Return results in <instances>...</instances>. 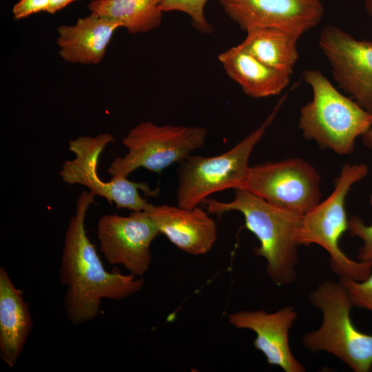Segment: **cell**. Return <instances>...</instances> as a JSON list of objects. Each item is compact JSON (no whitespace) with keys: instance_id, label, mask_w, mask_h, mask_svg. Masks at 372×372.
<instances>
[{"instance_id":"obj_24","label":"cell","mask_w":372,"mask_h":372,"mask_svg":"<svg viewBox=\"0 0 372 372\" xmlns=\"http://www.w3.org/2000/svg\"><path fill=\"white\" fill-rule=\"evenodd\" d=\"M75 0H50L46 12L54 14Z\"/></svg>"},{"instance_id":"obj_2","label":"cell","mask_w":372,"mask_h":372,"mask_svg":"<svg viewBox=\"0 0 372 372\" xmlns=\"http://www.w3.org/2000/svg\"><path fill=\"white\" fill-rule=\"evenodd\" d=\"M234 191L229 202L206 198L203 203L208 212L217 216L230 211L241 213L246 228L260 242L254 252L267 260L268 276L278 286L291 284L297 278V234L302 216L274 206L247 190Z\"/></svg>"},{"instance_id":"obj_6","label":"cell","mask_w":372,"mask_h":372,"mask_svg":"<svg viewBox=\"0 0 372 372\" xmlns=\"http://www.w3.org/2000/svg\"><path fill=\"white\" fill-rule=\"evenodd\" d=\"M287 94L277 103L263 123L229 151L211 157L189 155L177 169L178 206L192 209L209 196L227 189H237L248 169L249 156L274 120Z\"/></svg>"},{"instance_id":"obj_3","label":"cell","mask_w":372,"mask_h":372,"mask_svg":"<svg viewBox=\"0 0 372 372\" xmlns=\"http://www.w3.org/2000/svg\"><path fill=\"white\" fill-rule=\"evenodd\" d=\"M302 77L312 91V99L300 109L303 136L322 149L351 154L356 138L372 127V115L339 92L320 70H305Z\"/></svg>"},{"instance_id":"obj_20","label":"cell","mask_w":372,"mask_h":372,"mask_svg":"<svg viewBox=\"0 0 372 372\" xmlns=\"http://www.w3.org/2000/svg\"><path fill=\"white\" fill-rule=\"evenodd\" d=\"M208 0H163V12L178 11L189 16L192 26L200 32L208 34L213 27L205 16V6Z\"/></svg>"},{"instance_id":"obj_23","label":"cell","mask_w":372,"mask_h":372,"mask_svg":"<svg viewBox=\"0 0 372 372\" xmlns=\"http://www.w3.org/2000/svg\"><path fill=\"white\" fill-rule=\"evenodd\" d=\"M50 0H19L12 8L13 17L21 19L40 12H46Z\"/></svg>"},{"instance_id":"obj_12","label":"cell","mask_w":372,"mask_h":372,"mask_svg":"<svg viewBox=\"0 0 372 372\" xmlns=\"http://www.w3.org/2000/svg\"><path fill=\"white\" fill-rule=\"evenodd\" d=\"M225 14L246 32L276 28L302 36L324 15L322 0H218Z\"/></svg>"},{"instance_id":"obj_25","label":"cell","mask_w":372,"mask_h":372,"mask_svg":"<svg viewBox=\"0 0 372 372\" xmlns=\"http://www.w3.org/2000/svg\"><path fill=\"white\" fill-rule=\"evenodd\" d=\"M361 137L362 143L372 151V127L365 132Z\"/></svg>"},{"instance_id":"obj_19","label":"cell","mask_w":372,"mask_h":372,"mask_svg":"<svg viewBox=\"0 0 372 372\" xmlns=\"http://www.w3.org/2000/svg\"><path fill=\"white\" fill-rule=\"evenodd\" d=\"M163 0H92V13L118 23L130 34L145 33L159 26Z\"/></svg>"},{"instance_id":"obj_11","label":"cell","mask_w":372,"mask_h":372,"mask_svg":"<svg viewBox=\"0 0 372 372\" xmlns=\"http://www.w3.org/2000/svg\"><path fill=\"white\" fill-rule=\"evenodd\" d=\"M96 234L107 261L123 265L136 277L148 271L151 244L161 234L147 211H132L127 216L103 215L98 221Z\"/></svg>"},{"instance_id":"obj_10","label":"cell","mask_w":372,"mask_h":372,"mask_svg":"<svg viewBox=\"0 0 372 372\" xmlns=\"http://www.w3.org/2000/svg\"><path fill=\"white\" fill-rule=\"evenodd\" d=\"M318 43L338 87L372 115V41L327 25Z\"/></svg>"},{"instance_id":"obj_8","label":"cell","mask_w":372,"mask_h":372,"mask_svg":"<svg viewBox=\"0 0 372 372\" xmlns=\"http://www.w3.org/2000/svg\"><path fill=\"white\" fill-rule=\"evenodd\" d=\"M109 133L94 136H81L69 141V150L74 158L63 162L59 172L63 182L69 185L85 186L95 196L114 203L118 209L132 211L148 210L153 204L143 198L139 190L147 196H157L158 188L152 189L145 182H134L125 176L112 177L105 181L99 177V157L106 145L114 142Z\"/></svg>"},{"instance_id":"obj_4","label":"cell","mask_w":372,"mask_h":372,"mask_svg":"<svg viewBox=\"0 0 372 372\" xmlns=\"http://www.w3.org/2000/svg\"><path fill=\"white\" fill-rule=\"evenodd\" d=\"M322 313L321 326L302 337V345L311 352L325 351L340 360L355 372L372 367V335L358 330L350 311L353 307L340 282H321L309 296Z\"/></svg>"},{"instance_id":"obj_21","label":"cell","mask_w":372,"mask_h":372,"mask_svg":"<svg viewBox=\"0 0 372 372\" xmlns=\"http://www.w3.org/2000/svg\"><path fill=\"white\" fill-rule=\"evenodd\" d=\"M339 282L347 291L353 307L362 308L372 313V272L363 280L340 277Z\"/></svg>"},{"instance_id":"obj_7","label":"cell","mask_w":372,"mask_h":372,"mask_svg":"<svg viewBox=\"0 0 372 372\" xmlns=\"http://www.w3.org/2000/svg\"><path fill=\"white\" fill-rule=\"evenodd\" d=\"M207 130L203 127L158 125L142 121L131 129L123 140L127 148L107 169L112 177H127L140 167L161 174L169 166L180 163L191 153L203 147Z\"/></svg>"},{"instance_id":"obj_16","label":"cell","mask_w":372,"mask_h":372,"mask_svg":"<svg viewBox=\"0 0 372 372\" xmlns=\"http://www.w3.org/2000/svg\"><path fill=\"white\" fill-rule=\"evenodd\" d=\"M23 292L0 267V358L10 368L17 364L32 328Z\"/></svg>"},{"instance_id":"obj_17","label":"cell","mask_w":372,"mask_h":372,"mask_svg":"<svg viewBox=\"0 0 372 372\" xmlns=\"http://www.w3.org/2000/svg\"><path fill=\"white\" fill-rule=\"evenodd\" d=\"M218 59L227 75L250 97L278 95L289 84L291 74L264 64L239 44L220 54Z\"/></svg>"},{"instance_id":"obj_14","label":"cell","mask_w":372,"mask_h":372,"mask_svg":"<svg viewBox=\"0 0 372 372\" xmlns=\"http://www.w3.org/2000/svg\"><path fill=\"white\" fill-rule=\"evenodd\" d=\"M146 211L160 234L188 254H205L217 240L214 220L198 206L188 209L153 205Z\"/></svg>"},{"instance_id":"obj_27","label":"cell","mask_w":372,"mask_h":372,"mask_svg":"<svg viewBox=\"0 0 372 372\" xmlns=\"http://www.w3.org/2000/svg\"><path fill=\"white\" fill-rule=\"evenodd\" d=\"M371 371H372V367H371Z\"/></svg>"},{"instance_id":"obj_15","label":"cell","mask_w":372,"mask_h":372,"mask_svg":"<svg viewBox=\"0 0 372 372\" xmlns=\"http://www.w3.org/2000/svg\"><path fill=\"white\" fill-rule=\"evenodd\" d=\"M121 25L94 13L79 18L74 25L57 28L59 56L72 63L99 64L115 31Z\"/></svg>"},{"instance_id":"obj_9","label":"cell","mask_w":372,"mask_h":372,"mask_svg":"<svg viewBox=\"0 0 372 372\" xmlns=\"http://www.w3.org/2000/svg\"><path fill=\"white\" fill-rule=\"evenodd\" d=\"M321 178L307 161L289 158L249 167L237 189L281 209L303 216L321 201Z\"/></svg>"},{"instance_id":"obj_5","label":"cell","mask_w":372,"mask_h":372,"mask_svg":"<svg viewBox=\"0 0 372 372\" xmlns=\"http://www.w3.org/2000/svg\"><path fill=\"white\" fill-rule=\"evenodd\" d=\"M368 173L365 164L345 163L334 180L332 193L304 214L297 234L299 245L316 244L327 251L332 271L340 277L360 281L372 272V265L349 258L340 248V239L349 229L345 200L352 185Z\"/></svg>"},{"instance_id":"obj_22","label":"cell","mask_w":372,"mask_h":372,"mask_svg":"<svg viewBox=\"0 0 372 372\" xmlns=\"http://www.w3.org/2000/svg\"><path fill=\"white\" fill-rule=\"evenodd\" d=\"M348 231L351 236L358 237L362 242L357 255L358 260L372 265V224L366 225L360 217L351 216Z\"/></svg>"},{"instance_id":"obj_13","label":"cell","mask_w":372,"mask_h":372,"mask_svg":"<svg viewBox=\"0 0 372 372\" xmlns=\"http://www.w3.org/2000/svg\"><path fill=\"white\" fill-rule=\"evenodd\" d=\"M297 317L295 308L287 306L273 313L262 309L236 311L228 315V321L238 329L256 333L254 347L268 364L285 372H304V366L293 355L289 342V332Z\"/></svg>"},{"instance_id":"obj_18","label":"cell","mask_w":372,"mask_h":372,"mask_svg":"<svg viewBox=\"0 0 372 372\" xmlns=\"http://www.w3.org/2000/svg\"><path fill=\"white\" fill-rule=\"evenodd\" d=\"M300 37L280 28H258L247 31L239 45L264 64L291 75L299 59Z\"/></svg>"},{"instance_id":"obj_1","label":"cell","mask_w":372,"mask_h":372,"mask_svg":"<svg viewBox=\"0 0 372 372\" xmlns=\"http://www.w3.org/2000/svg\"><path fill=\"white\" fill-rule=\"evenodd\" d=\"M95 196L89 190L81 192L63 240L59 280L66 287L65 316L74 325L96 318L103 299L123 300L138 293L144 285L143 278L105 269L85 226L87 211Z\"/></svg>"},{"instance_id":"obj_26","label":"cell","mask_w":372,"mask_h":372,"mask_svg":"<svg viewBox=\"0 0 372 372\" xmlns=\"http://www.w3.org/2000/svg\"><path fill=\"white\" fill-rule=\"evenodd\" d=\"M364 6L367 14L372 17V0H365Z\"/></svg>"}]
</instances>
